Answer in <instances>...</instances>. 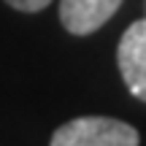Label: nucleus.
Here are the masks:
<instances>
[{"label":"nucleus","mask_w":146,"mask_h":146,"mask_svg":"<svg viewBox=\"0 0 146 146\" xmlns=\"http://www.w3.org/2000/svg\"><path fill=\"white\" fill-rule=\"evenodd\" d=\"M116 65L127 89L146 103V19L133 22L116 46Z\"/></svg>","instance_id":"f03ea898"},{"label":"nucleus","mask_w":146,"mask_h":146,"mask_svg":"<svg viewBox=\"0 0 146 146\" xmlns=\"http://www.w3.org/2000/svg\"><path fill=\"white\" fill-rule=\"evenodd\" d=\"M119 5L122 0H60V22L73 35H89L100 30Z\"/></svg>","instance_id":"7ed1b4c3"},{"label":"nucleus","mask_w":146,"mask_h":146,"mask_svg":"<svg viewBox=\"0 0 146 146\" xmlns=\"http://www.w3.org/2000/svg\"><path fill=\"white\" fill-rule=\"evenodd\" d=\"M141 135L133 125L111 116H76L57 127L49 146H138Z\"/></svg>","instance_id":"f257e3e1"},{"label":"nucleus","mask_w":146,"mask_h":146,"mask_svg":"<svg viewBox=\"0 0 146 146\" xmlns=\"http://www.w3.org/2000/svg\"><path fill=\"white\" fill-rule=\"evenodd\" d=\"M11 8L16 11H27V14H35V11H43L52 0H5Z\"/></svg>","instance_id":"20e7f679"}]
</instances>
